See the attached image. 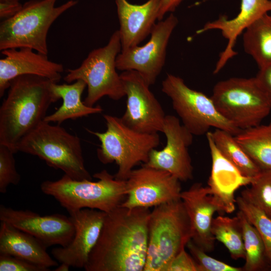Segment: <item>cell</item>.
<instances>
[{"mask_svg":"<svg viewBox=\"0 0 271 271\" xmlns=\"http://www.w3.org/2000/svg\"><path fill=\"white\" fill-rule=\"evenodd\" d=\"M22 7L20 2L0 1V18L4 20L14 17Z\"/></svg>","mask_w":271,"mask_h":271,"instance_id":"cell-36","label":"cell"},{"mask_svg":"<svg viewBox=\"0 0 271 271\" xmlns=\"http://www.w3.org/2000/svg\"><path fill=\"white\" fill-rule=\"evenodd\" d=\"M162 91L171 98L183 125L193 136L206 134L211 127L234 136L242 130L221 115L211 97L190 88L179 76L168 74L162 81Z\"/></svg>","mask_w":271,"mask_h":271,"instance_id":"cell-10","label":"cell"},{"mask_svg":"<svg viewBox=\"0 0 271 271\" xmlns=\"http://www.w3.org/2000/svg\"><path fill=\"white\" fill-rule=\"evenodd\" d=\"M52 82L34 75L11 81L0 107V145L18 152L21 140L44 121L50 106L60 99L52 91Z\"/></svg>","mask_w":271,"mask_h":271,"instance_id":"cell-2","label":"cell"},{"mask_svg":"<svg viewBox=\"0 0 271 271\" xmlns=\"http://www.w3.org/2000/svg\"><path fill=\"white\" fill-rule=\"evenodd\" d=\"M61 265L58 266L55 269V271H68L69 269L70 266L65 263H61Z\"/></svg>","mask_w":271,"mask_h":271,"instance_id":"cell-38","label":"cell"},{"mask_svg":"<svg viewBox=\"0 0 271 271\" xmlns=\"http://www.w3.org/2000/svg\"><path fill=\"white\" fill-rule=\"evenodd\" d=\"M148 232L144 271H166L192 239L190 219L181 199L154 207L150 214Z\"/></svg>","mask_w":271,"mask_h":271,"instance_id":"cell-4","label":"cell"},{"mask_svg":"<svg viewBox=\"0 0 271 271\" xmlns=\"http://www.w3.org/2000/svg\"><path fill=\"white\" fill-rule=\"evenodd\" d=\"M120 75L127 97L123 122L140 132H162L166 115L150 86L136 71H124Z\"/></svg>","mask_w":271,"mask_h":271,"instance_id":"cell-13","label":"cell"},{"mask_svg":"<svg viewBox=\"0 0 271 271\" xmlns=\"http://www.w3.org/2000/svg\"><path fill=\"white\" fill-rule=\"evenodd\" d=\"M49 268L38 265L23 259L0 253V271H48Z\"/></svg>","mask_w":271,"mask_h":271,"instance_id":"cell-33","label":"cell"},{"mask_svg":"<svg viewBox=\"0 0 271 271\" xmlns=\"http://www.w3.org/2000/svg\"><path fill=\"white\" fill-rule=\"evenodd\" d=\"M271 12V0H241L240 11L237 16L228 19L225 15L217 20L206 23L196 32L200 34L211 30H219L227 40V44L220 54L214 70L218 73L231 58L237 55L234 47L238 36L254 22L265 14Z\"/></svg>","mask_w":271,"mask_h":271,"instance_id":"cell-20","label":"cell"},{"mask_svg":"<svg viewBox=\"0 0 271 271\" xmlns=\"http://www.w3.org/2000/svg\"><path fill=\"white\" fill-rule=\"evenodd\" d=\"M0 1H16V2H19L20 1V0H0Z\"/></svg>","mask_w":271,"mask_h":271,"instance_id":"cell-39","label":"cell"},{"mask_svg":"<svg viewBox=\"0 0 271 271\" xmlns=\"http://www.w3.org/2000/svg\"><path fill=\"white\" fill-rule=\"evenodd\" d=\"M186 247L199 265L201 271L243 270L242 267L231 266L207 255L206 252L197 245L192 239L188 242Z\"/></svg>","mask_w":271,"mask_h":271,"instance_id":"cell-32","label":"cell"},{"mask_svg":"<svg viewBox=\"0 0 271 271\" xmlns=\"http://www.w3.org/2000/svg\"><path fill=\"white\" fill-rule=\"evenodd\" d=\"M121 50L120 35L116 30L105 46L91 51L78 67L68 69L64 77L67 83L78 80L86 83L87 94L83 102L86 105L93 106L105 96L114 100L125 96L116 66V57Z\"/></svg>","mask_w":271,"mask_h":271,"instance_id":"cell-8","label":"cell"},{"mask_svg":"<svg viewBox=\"0 0 271 271\" xmlns=\"http://www.w3.org/2000/svg\"><path fill=\"white\" fill-rule=\"evenodd\" d=\"M47 248L32 235L1 221L0 253L11 255L46 268L57 266L58 262L50 256Z\"/></svg>","mask_w":271,"mask_h":271,"instance_id":"cell-22","label":"cell"},{"mask_svg":"<svg viewBox=\"0 0 271 271\" xmlns=\"http://www.w3.org/2000/svg\"><path fill=\"white\" fill-rule=\"evenodd\" d=\"M218 111L238 128L257 125L271 105L255 77H233L217 82L211 96Z\"/></svg>","mask_w":271,"mask_h":271,"instance_id":"cell-9","label":"cell"},{"mask_svg":"<svg viewBox=\"0 0 271 271\" xmlns=\"http://www.w3.org/2000/svg\"><path fill=\"white\" fill-rule=\"evenodd\" d=\"M236 203L239 210L259 233L264 245L267 262L271 269V219L241 196L236 198Z\"/></svg>","mask_w":271,"mask_h":271,"instance_id":"cell-30","label":"cell"},{"mask_svg":"<svg viewBox=\"0 0 271 271\" xmlns=\"http://www.w3.org/2000/svg\"><path fill=\"white\" fill-rule=\"evenodd\" d=\"M29 48L2 51L0 60V97L9 88L11 81L24 75H34L58 83L64 71L63 65L49 60L45 55Z\"/></svg>","mask_w":271,"mask_h":271,"instance_id":"cell-17","label":"cell"},{"mask_svg":"<svg viewBox=\"0 0 271 271\" xmlns=\"http://www.w3.org/2000/svg\"><path fill=\"white\" fill-rule=\"evenodd\" d=\"M211 232L215 240L221 242L234 259L245 258L242 230L239 217L218 216L213 218Z\"/></svg>","mask_w":271,"mask_h":271,"instance_id":"cell-27","label":"cell"},{"mask_svg":"<svg viewBox=\"0 0 271 271\" xmlns=\"http://www.w3.org/2000/svg\"><path fill=\"white\" fill-rule=\"evenodd\" d=\"M181 199L190 219L192 240L205 252L212 251L215 240L211 232L213 216L221 209L210 188L200 183H194L182 191Z\"/></svg>","mask_w":271,"mask_h":271,"instance_id":"cell-18","label":"cell"},{"mask_svg":"<svg viewBox=\"0 0 271 271\" xmlns=\"http://www.w3.org/2000/svg\"><path fill=\"white\" fill-rule=\"evenodd\" d=\"M184 0H161L158 21L163 20L168 13H173Z\"/></svg>","mask_w":271,"mask_h":271,"instance_id":"cell-37","label":"cell"},{"mask_svg":"<svg viewBox=\"0 0 271 271\" xmlns=\"http://www.w3.org/2000/svg\"><path fill=\"white\" fill-rule=\"evenodd\" d=\"M150 208L119 206L106 213L86 271H144L147 255Z\"/></svg>","mask_w":271,"mask_h":271,"instance_id":"cell-1","label":"cell"},{"mask_svg":"<svg viewBox=\"0 0 271 271\" xmlns=\"http://www.w3.org/2000/svg\"><path fill=\"white\" fill-rule=\"evenodd\" d=\"M162 132L166 137V145L161 150L153 149L147 166L169 172L180 181L193 177V167L188 148L193 135L173 115H166Z\"/></svg>","mask_w":271,"mask_h":271,"instance_id":"cell-14","label":"cell"},{"mask_svg":"<svg viewBox=\"0 0 271 271\" xmlns=\"http://www.w3.org/2000/svg\"><path fill=\"white\" fill-rule=\"evenodd\" d=\"M255 78L271 105V64L260 68Z\"/></svg>","mask_w":271,"mask_h":271,"instance_id":"cell-35","label":"cell"},{"mask_svg":"<svg viewBox=\"0 0 271 271\" xmlns=\"http://www.w3.org/2000/svg\"><path fill=\"white\" fill-rule=\"evenodd\" d=\"M127 195L120 205L150 208L181 199L180 181L168 172L143 164L126 180Z\"/></svg>","mask_w":271,"mask_h":271,"instance_id":"cell-12","label":"cell"},{"mask_svg":"<svg viewBox=\"0 0 271 271\" xmlns=\"http://www.w3.org/2000/svg\"><path fill=\"white\" fill-rule=\"evenodd\" d=\"M166 271H201V269L193 256L184 249L173 258Z\"/></svg>","mask_w":271,"mask_h":271,"instance_id":"cell-34","label":"cell"},{"mask_svg":"<svg viewBox=\"0 0 271 271\" xmlns=\"http://www.w3.org/2000/svg\"><path fill=\"white\" fill-rule=\"evenodd\" d=\"M106 129L92 131L101 143L97 150L99 161L103 164L115 162L118 170L116 179L126 180L133 168L139 163H147L151 151L160 144L158 133H143L125 124L121 117L104 114Z\"/></svg>","mask_w":271,"mask_h":271,"instance_id":"cell-7","label":"cell"},{"mask_svg":"<svg viewBox=\"0 0 271 271\" xmlns=\"http://www.w3.org/2000/svg\"><path fill=\"white\" fill-rule=\"evenodd\" d=\"M0 220L32 235L47 247L66 246L75 234L71 217L60 214L42 216L29 210H16L1 205Z\"/></svg>","mask_w":271,"mask_h":271,"instance_id":"cell-15","label":"cell"},{"mask_svg":"<svg viewBox=\"0 0 271 271\" xmlns=\"http://www.w3.org/2000/svg\"><path fill=\"white\" fill-rule=\"evenodd\" d=\"M69 214L75 227L74 237L69 245L54 248L51 253L60 263L84 268L99 238L106 213L83 208Z\"/></svg>","mask_w":271,"mask_h":271,"instance_id":"cell-16","label":"cell"},{"mask_svg":"<svg viewBox=\"0 0 271 271\" xmlns=\"http://www.w3.org/2000/svg\"><path fill=\"white\" fill-rule=\"evenodd\" d=\"M15 154L8 147L0 145V192H7L10 184L18 185L21 180L20 175L17 171Z\"/></svg>","mask_w":271,"mask_h":271,"instance_id":"cell-31","label":"cell"},{"mask_svg":"<svg viewBox=\"0 0 271 271\" xmlns=\"http://www.w3.org/2000/svg\"><path fill=\"white\" fill-rule=\"evenodd\" d=\"M178 23L173 13L157 23L145 45L121 51L116 57L117 70L136 71L149 86L155 84L165 65L169 41Z\"/></svg>","mask_w":271,"mask_h":271,"instance_id":"cell-11","label":"cell"},{"mask_svg":"<svg viewBox=\"0 0 271 271\" xmlns=\"http://www.w3.org/2000/svg\"><path fill=\"white\" fill-rule=\"evenodd\" d=\"M213 141L220 153L244 176L254 178L261 171L236 141L235 136L215 128L211 132Z\"/></svg>","mask_w":271,"mask_h":271,"instance_id":"cell-26","label":"cell"},{"mask_svg":"<svg viewBox=\"0 0 271 271\" xmlns=\"http://www.w3.org/2000/svg\"><path fill=\"white\" fill-rule=\"evenodd\" d=\"M206 136L212 160L208 186L221 212L231 213L235 209V191L242 186L249 185L253 178L243 175L220 153L213 141L211 131H209Z\"/></svg>","mask_w":271,"mask_h":271,"instance_id":"cell-19","label":"cell"},{"mask_svg":"<svg viewBox=\"0 0 271 271\" xmlns=\"http://www.w3.org/2000/svg\"><path fill=\"white\" fill-rule=\"evenodd\" d=\"M86 87V83L81 80H76L72 83L62 84L52 82V91L60 99H62L63 103L55 112L47 115L44 121L60 124L69 119H75L89 114L101 113L103 111L101 106H88L82 101L81 95Z\"/></svg>","mask_w":271,"mask_h":271,"instance_id":"cell-23","label":"cell"},{"mask_svg":"<svg viewBox=\"0 0 271 271\" xmlns=\"http://www.w3.org/2000/svg\"><path fill=\"white\" fill-rule=\"evenodd\" d=\"M240 196L271 219V170H262Z\"/></svg>","mask_w":271,"mask_h":271,"instance_id":"cell-29","label":"cell"},{"mask_svg":"<svg viewBox=\"0 0 271 271\" xmlns=\"http://www.w3.org/2000/svg\"><path fill=\"white\" fill-rule=\"evenodd\" d=\"M114 1L121 50L139 45L157 23L161 0H148L141 5L131 4L127 0Z\"/></svg>","mask_w":271,"mask_h":271,"instance_id":"cell-21","label":"cell"},{"mask_svg":"<svg viewBox=\"0 0 271 271\" xmlns=\"http://www.w3.org/2000/svg\"><path fill=\"white\" fill-rule=\"evenodd\" d=\"M237 215L241 222L245 250V262L243 270H262L268 264L263 241L256 229L243 213L239 210Z\"/></svg>","mask_w":271,"mask_h":271,"instance_id":"cell-28","label":"cell"},{"mask_svg":"<svg viewBox=\"0 0 271 271\" xmlns=\"http://www.w3.org/2000/svg\"><path fill=\"white\" fill-rule=\"evenodd\" d=\"M98 179L77 180L64 174L56 181L46 180L41 190L54 198L69 213L83 208L108 213L119 207L126 197V180H118L103 170L93 176Z\"/></svg>","mask_w":271,"mask_h":271,"instance_id":"cell-3","label":"cell"},{"mask_svg":"<svg viewBox=\"0 0 271 271\" xmlns=\"http://www.w3.org/2000/svg\"><path fill=\"white\" fill-rule=\"evenodd\" d=\"M17 151L39 157L73 179L92 180L85 166L80 139L59 124L43 121L21 140Z\"/></svg>","mask_w":271,"mask_h":271,"instance_id":"cell-6","label":"cell"},{"mask_svg":"<svg viewBox=\"0 0 271 271\" xmlns=\"http://www.w3.org/2000/svg\"><path fill=\"white\" fill-rule=\"evenodd\" d=\"M57 0H30L14 17L0 24V50L29 48L47 55V35L52 24L64 13L75 6L69 0L56 6Z\"/></svg>","mask_w":271,"mask_h":271,"instance_id":"cell-5","label":"cell"},{"mask_svg":"<svg viewBox=\"0 0 271 271\" xmlns=\"http://www.w3.org/2000/svg\"><path fill=\"white\" fill-rule=\"evenodd\" d=\"M235 138L261 170H271V122L242 130Z\"/></svg>","mask_w":271,"mask_h":271,"instance_id":"cell-25","label":"cell"},{"mask_svg":"<svg viewBox=\"0 0 271 271\" xmlns=\"http://www.w3.org/2000/svg\"><path fill=\"white\" fill-rule=\"evenodd\" d=\"M243 45L259 69L271 64V16L264 14L245 29Z\"/></svg>","mask_w":271,"mask_h":271,"instance_id":"cell-24","label":"cell"}]
</instances>
